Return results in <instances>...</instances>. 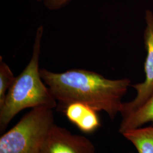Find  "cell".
Here are the masks:
<instances>
[{"mask_svg":"<svg viewBox=\"0 0 153 153\" xmlns=\"http://www.w3.org/2000/svg\"><path fill=\"white\" fill-rule=\"evenodd\" d=\"M71 0H44L45 7L50 10L60 9L69 4Z\"/></svg>","mask_w":153,"mask_h":153,"instance_id":"obj_10","label":"cell"},{"mask_svg":"<svg viewBox=\"0 0 153 153\" xmlns=\"http://www.w3.org/2000/svg\"><path fill=\"white\" fill-rule=\"evenodd\" d=\"M43 153H95V148L87 137L73 134L54 124L45 140Z\"/></svg>","mask_w":153,"mask_h":153,"instance_id":"obj_5","label":"cell"},{"mask_svg":"<svg viewBox=\"0 0 153 153\" xmlns=\"http://www.w3.org/2000/svg\"><path fill=\"white\" fill-rule=\"evenodd\" d=\"M36 1H37L38 2H42V1H44V0H36Z\"/></svg>","mask_w":153,"mask_h":153,"instance_id":"obj_11","label":"cell"},{"mask_svg":"<svg viewBox=\"0 0 153 153\" xmlns=\"http://www.w3.org/2000/svg\"><path fill=\"white\" fill-rule=\"evenodd\" d=\"M40 71L62 110L68 104L80 102L104 111L112 120L120 114L122 99L131 86L128 78L109 79L85 69L55 73L41 69Z\"/></svg>","mask_w":153,"mask_h":153,"instance_id":"obj_1","label":"cell"},{"mask_svg":"<svg viewBox=\"0 0 153 153\" xmlns=\"http://www.w3.org/2000/svg\"><path fill=\"white\" fill-rule=\"evenodd\" d=\"M44 27L36 30L33 55L27 65L16 79L0 106V131L5 129L13 119L22 110L37 107L53 109L57 102L40 74L39 59Z\"/></svg>","mask_w":153,"mask_h":153,"instance_id":"obj_2","label":"cell"},{"mask_svg":"<svg viewBox=\"0 0 153 153\" xmlns=\"http://www.w3.org/2000/svg\"><path fill=\"white\" fill-rule=\"evenodd\" d=\"M16 79L8 65L0 57V106L3 104L6 94Z\"/></svg>","mask_w":153,"mask_h":153,"instance_id":"obj_9","label":"cell"},{"mask_svg":"<svg viewBox=\"0 0 153 153\" xmlns=\"http://www.w3.org/2000/svg\"><path fill=\"white\" fill-rule=\"evenodd\" d=\"M67 119L82 132L91 133L101 126L98 112L88 104L73 102L62 109Z\"/></svg>","mask_w":153,"mask_h":153,"instance_id":"obj_6","label":"cell"},{"mask_svg":"<svg viewBox=\"0 0 153 153\" xmlns=\"http://www.w3.org/2000/svg\"><path fill=\"white\" fill-rule=\"evenodd\" d=\"M53 109L37 107L0 138V153H43L45 140L54 124Z\"/></svg>","mask_w":153,"mask_h":153,"instance_id":"obj_3","label":"cell"},{"mask_svg":"<svg viewBox=\"0 0 153 153\" xmlns=\"http://www.w3.org/2000/svg\"><path fill=\"white\" fill-rule=\"evenodd\" d=\"M148 123L153 125V93L139 108L122 117L119 132L122 134L125 131L142 127Z\"/></svg>","mask_w":153,"mask_h":153,"instance_id":"obj_7","label":"cell"},{"mask_svg":"<svg viewBox=\"0 0 153 153\" xmlns=\"http://www.w3.org/2000/svg\"><path fill=\"white\" fill-rule=\"evenodd\" d=\"M146 27L144 31L145 47L147 52L144 63L145 79L144 82L131 85L137 91L136 98L131 102L123 103L120 114L122 117L139 108L153 93V13L149 10L146 11Z\"/></svg>","mask_w":153,"mask_h":153,"instance_id":"obj_4","label":"cell"},{"mask_svg":"<svg viewBox=\"0 0 153 153\" xmlns=\"http://www.w3.org/2000/svg\"><path fill=\"white\" fill-rule=\"evenodd\" d=\"M122 135L131 142L138 153H153V125L131 129Z\"/></svg>","mask_w":153,"mask_h":153,"instance_id":"obj_8","label":"cell"}]
</instances>
